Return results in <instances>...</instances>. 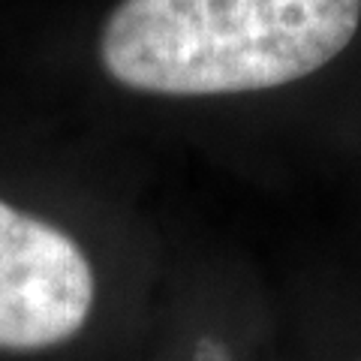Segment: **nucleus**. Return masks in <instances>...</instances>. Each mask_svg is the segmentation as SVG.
Here are the masks:
<instances>
[{"label": "nucleus", "instance_id": "3", "mask_svg": "<svg viewBox=\"0 0 361 361\" xmlns=\"http://www.w3.org/2000/svg\"><path fill=\"white\" fill-rule=\"evenodd\" d=\"M196 361H229L226 358V353L220 346H211V343H202V349H199V355H196Z\"/></svg>", "mask_w": 361, "mask_h": 361}, {"label": "nucleus", "instance_id": "2", "mask_svg": "<svg viewBox=\"0 0 361 361\" xmlns=\"http://www.w3.org/2000/svg\"><path fill=\"white\" fill-rule=\"evenodd\" d=\"M94 271L58 226L0 202V349L66 343L94 307Z\"/></svg>", "mask_w": 361, "mask_h": 361}, {"label": "nucleus", "instance_id": "1", "mask_svg": "<svg viewBox=\"0 0 361 361\" xmlns=\"http://www.w3.org/2000/svg\"><path fill=\"white\" fill-rule=\"evenodd\" d=\"M358 25L361 0H121L99 61L142 94H244L322 70Z\"/></svg>", "mask_w": 361, "mask_h": 361}]
</instances>
